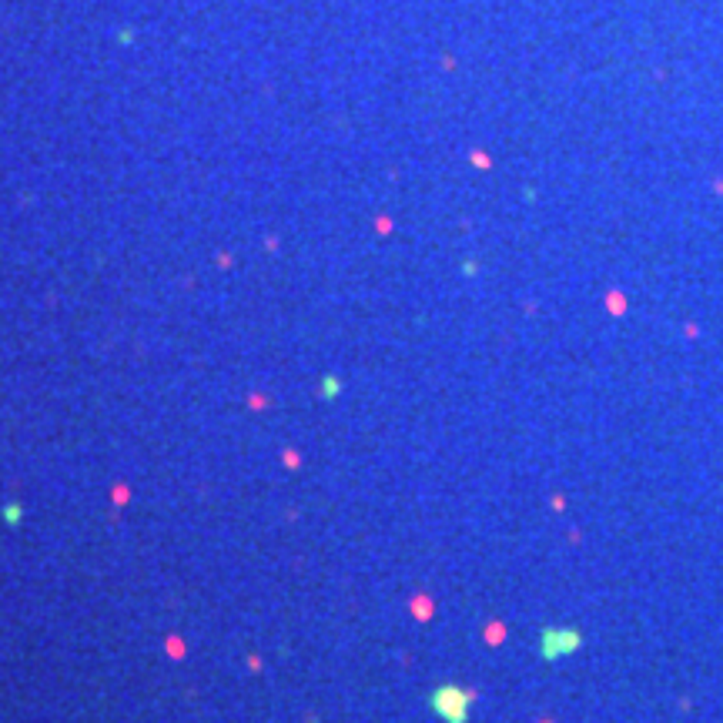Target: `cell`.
<instances>
[{
	"mask_svg": "<svg viewBox=\"0 0 723 723\" xmlns=\"http://www.w3.org/2000/svg\"><path fill=\"white\" fill-rule=\"evenodd\" d=\"M583 647V633L572 627H543L539 633V656L543 660H563Z\"/></svg>",
	"mask_w": 723,
	"mask_h": 723,
	"instance_id": "obj_2",
	"label": "cell"
},
{
	"mask_svg": "<svg viewBox=\"0 0 723 723\" xmlns=\"http://www.w3.org/2000/svg\"><path fill=\"white\" fill-rule=\"evenodd\" d=\"M429 706L445 723H466L469 720V706H473V693L456 683H445V686H439V690H432Z\"/></svg>",
	"mask_w": 723,
	"mask_h": 723,
	"instance_id": "obj_1",
	"label": "cell"
},
{
	"mask_svg": "<svg viewBox=\"0 0 723 723\" xmlns=\"http://www.w3.org/2000/svg\"><path fill=\"white\" fill-rule=\"evenodd\" d=\"M3 519H7L10 526H17V522H20V506H17V502H10V506H3Z\"/></svg>",
	"mask_w": 723,
	"mask_h": 723,
	"instance_id": "obj_4",
	"label": "cell"
},
{
	"mask_svg": "<svg viewBox=\"0 0 723 723\" xmlns=\"http://www.w3.org/2000/svg\"><path fill=\"white\" fill-rule=\"evenodd\" d=\"M339 392H342V382L335 379V375H328V379L322 382V395H325V399H335Z\"/></svg>",
	"mask_w": 723,
	"mask_h": 723,
	"instance_id": "obj_3",
	"label": "cell"
}]
</instances>
